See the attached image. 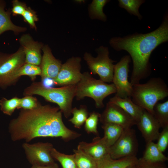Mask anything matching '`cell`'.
<instances>
[{
  "mask_svg": "<svg viewBox=\"0 0 168 168\" xmlns=\"http://www.w3.org/2000/svg\"><path fill=\"white\" fill-rule=\"evenodd\" d=\"M62 114L58 106L40 103L32 110L21 109L18 116L9 124L11 139L28 142L37 138H60L68 142L79 137L81 133L65 125Z\"/></svg>",
  "mask_w": 168,
  "mask_h": 168,
  "instance_id": "cell-1",
  "label": "cell"
},
{
  "mask_svg": "<svg viewBox=\"0 0 168 168\" xmlns=\"http://www.w3.org/2000/svg\"><path fill=\"white\" fill-rule=\"evenodd\" d=\"M168 41V15L155 30L146 34H134L124 37H114L110 44L117 51L124 50L130 54L133 62L130 83H139L151 72L149 59L152 52L160 44Z\"/></svg>",
  "mask_w": 168,
  "mask_h": 168,
  "instance_id": "cell-2",
  "label": "cell"
},
{
  "mask_svg": "<svg viewBox=\"0 0 168 168\" xmlns=\"http://www.w3.org/2000/svg\"><path fill=\"white\" fill-rule=\"evenodd\" d=\"M75 94L76 85L53 87L45 86L42 82L32 83L24 89L23 93L24 96L38 95L49 102L57 104L66 118L71 115Z\"/></svg>",
  "mask_w": 168,
  "mask_h": 168,
  "instance_id": "cell-3",
  "label": "cell"
},
{
  "mask_svg": "<svg viewBox=\"0 0 168 168\" xmlns=\"http://www.w3.org/2000/svg\"><path fill=\"white\" fill-rule=\"evenodd\" d=\"M168 96V87L163 80L153 77L145 83L133 85L131 98L135 104L153 115L155 105Z\"/></svg>",
  "mask_w": 168,
  "mask_h": 168,
  "instance_id": "cell-4",
  "label": "cell"
},
{
  "mask_svg": "<svg viewBox=\"0 0 168 168\" xmlns=\"http://www.w3.org/2000/svg\"><path fill=\"white\" fill-rule=\"evenodd\" d=\"M116 92L113 83L108 84L100 79L94 78L88 72H85L76 85L75 97L78 100L86 97H90L95 101L96 107L100 109L104 106V99Z\"/></svg>",
  "mask_w": 168,
  "mask_h": 168,
  "instance_id": "cell-5",
  "label": "cell"
},
{
  "mask_svg": "<svg viewBox=\"0 0 168 168\" xmlns=\"http://www.w3.org/2000/svg\"><path fill=\"white\" fill-rule=\"evenodd\" d=\"M97 53L96 57L87 52L84 54L83 58L88 66L91 72L98 74L100 79L105 82H112L115 61L109 57L107 47L100 46L96 49Z\"/></svg>",
  "mask_w": 168,
  "mask_h": 168,
  "instance_id": "cell-6",
  "label": "cell"
},
{
  "mask_svg": "<svg viewBox=\"0 0 168 168\" xmlns=\"http://www.w3.org/2000/svg\"><path fill=\"white\" fill-rule=\"evenodd\" d=\"M138 147L135 130L132 128L124 129L118 139L109 147V153L114 159L136 156Z\"/></svg>",
  "mask_w": 168,
  "mask_h": 168,
  "instance_id": "cell-7",
  "label": "cell"
},
{
  "mask_svg": "<svg viewBox=\"0 0 168 168\" xmlns=\"http://www.w3.org/2000/svg\"><path fill=\"white\" fill-rule=\"evenodd\" d=\"M22 147L29 162L32 165L46 166L55 163L51 155L54 148L50 143L38 142L30 144L25 142Z\"/></svg>",
  "mask_w": 168,
  "mask_h": 168,
  "instance_id": "cell-8",
  "label": "cell"
},
{
  "mask_svg": "<svg viewBox=\"0 0 168 168\" xmlns=\"http://www.w3.org/2000/svg\"><path fill=\"white\" fill-rule=\"evenodd\" d=\"M131 61L130 56L126 55L114 65L112 82L116 90L115 95L121 98L131 97L133 85L128 78Z\"/></svg>",
  "mask_w": 168,
  "mask_h": 168,
  "instance_id": "cell-9",
  "label": "cell"
},
{
  "mask_svg": "<svg viewBox=\"0 0 168 168\" xmlns=\"http://www.w3.org/2000/svg\"><path fill=\"white\" fill-rule=\"evenodd\" d=\"M81 61L80 57L73 56L62 64L57 76L53 80L54 84L62 86L77 84L82 74L81 72Z\"/></svg>",
  "mask_w": 168,
  "mask_h": 168,
  "instance_id": "cell-10",
  "label": "cell"
},
{
  "mask_svg": "<svg viewBox=\"0 0 168 168\" xmlns=\"http://www.w3.org/2000/svg\"><path fill=\"white\" fill-rule=\"evenodd\" d=\"M25 63V55L21 46L13 53L0 52V88L10 76Z\"/></svg>",
  "mask_w": 168,
  "mask_h": 168,
  "instance_id": "cell-11",
  "label": "cell"
},
{
  "mask_svg": "<svg viewBox=\"0 0 168 168\" xmlns=\"http://www.w3.org/2000/svg\"><path fill=\"white\" fill-rule=\"evenodd\" d=\"M103 124L111 123L119 125L124 129L132 128L137 122L128 113L118 106L108 102L99 118Z\"/></svg>",
  "mask_w": 168,
  "mask_h": 168,
  "instance_id": "cell-12",
  "label": "cell"
},
{
  "mask_svg": "<svg viewBox=\"0 0 168 168\" xmlns=\"http://www.w3.org/2000/svg\"><path fill=\"white\" fill-rule=\"evenodd\" d=\"M19 41L25 55V63L40 66L42 58V49L44 44L35 40L29 34L22 35Z\"/></svg>",
  "mask_w": 168,
  "mask_h": 168,
  "instance_id": "cell-13",
  "label": "cell"
},
{
  "mask_svg": "<svg viewBox=\"0 0 168 168\" xmlns=\"http://www.w3.org/2000/svg\"><path fill=\"white\" fill-rule=\"evenodd\" d=\"M42 50L43 54L40 66L42 81L47 78L53 80L60 70L62 64L61 61L55 58L48 45H44Z\"/></svg>",
  "mask_w": 168,
  "mask_h": 168,
  "instance_id": "cell-14",
  "label": "cell"
},
{
  "mask_svg": "<svg viewBox=\"0 0 168 168\" xmlns=\"http://www.w3.org/2000/svg\"><path fill=\"white\" fill-rule=\"evenodd\" d=\"M136 125L146 143L157 140L161 127L153 114L144 109Z\"/></svg>",
  "mask_w": 168,
  "mask_h": 168,
  "instance_id": "cell-15",
  "label": "cell"
},
{
  "mask_svg": "<svg viewBox=\"0 0 168 168\" xmlns=\"http://www.w3.org/2000/svg\"><path fill=\"white\" fill-rule=\"evenodd\" d=\"M77 148L82 150L96 161L109 154V147L104 142L102 138L99 136L94 138L91 143L84 141L80 142Z\"/></svg>",
  "mask_w": 168,
  "mask_h": 168,
  "instance_id": "cell-16",
  "label": "cell"
},
{
  "mask_svg": "<svg viewBox=\"0 0 168 168\" xmlns=\"http://www.w3.org/2000/svg\"><path fill=\"white\" fill-rule=\"evenodd\" d=\"M41 71L40 66L25 63L13 72L5 82L3 89L13 85L22 76L29 77L32 80H34L37 76H41Z\"/></svg>",
  "mask_w": 168,
  "mask_h": 168,
  "instance_id": "cell-17",
  "label": "cell"
},
{
  "mask_svg": "<svg viewBox=\"0 0 168 168\" xmlns=\"http://www.w3.org/2000/svg\"><path fill=\"white\" fill-rule=\"evenodd\" d=\"M5 1L0 0V35L7 31H11L16 34L26 31L27 28L16 25L12 21L11 9L6 11Z\"/></svg>",
  "mask_w": 168,
  "mask_h": 168,
  "instance_id": "cell-18",
  "label": "cell"
},
{
  "mask_svg": "<svg viewBox=\"0 0 168 168\" xmlns=\"http://www.w3.org/2000/svg\"><path fill=\"white\" fill-rule=\"evenodd\" d=\"M108 102L120 107L129 114L137 122L139 120L144 110L135 104L131 97L123 98L115 95L110 98Z\"/></svg>",
  "mask_w": 168,
  "mask_h": 168,
  "instance_id": "cell-19",
  "label": "cell"
},
{
  "mask_svg": "<svg viewBox=\"0 0 168 168\" xmlns=\"http://www.w3.org/2000/svg\"><path fill=\"white\" fill-rule=\"evenodd\" d=\"M101 127L104 130L103 140L110 147L113 145L121 135L124 128L120 126L113 124L105 123Z\"/></svg>",
  "mask_w": 168,
  "mask_h": 168,
  "instance_id": "cell-20",
  "label": "cell"
},
{
  "mask_svg": "<svg viewBox=\"0 0 168 168\" xmlns=\"http://www.w3.org/2000/svg\"><path fill=\"white\" fill-rule=\"evenodd\" d=\"M142 158L152 162H164L168 158L160 150L156 143L153 142L146 143L145 150Z\"/></svg>",
  "mask_w": 168,
  "mask_h": 168,
  "instance_id": "cell-21",
  "label": "cell"
},
{
  "mask_svg": "<svg viewBox=\"0 0 168 168\" xmlns=\"http://www.w3.org/2000/svg\"><path fill=\"white\" fill-rule=\"evenodd\" d=\"M73 152L77 168H96L97 161L82 150L77 148Z\"/></svg>",
  "mask_w": 168,
  "mask_h": 168,
  "instance_id": "cell-22",
  "label": "cell"
},
{
  "mask_svg": "<svg viewBox=\"0 0 168 168\" xmlns=\"http://www.w3.org/2000/svg\"><path fill=\"white\" fill-rule=\"evenodd\" d=\"M108 0H93L89 5V15L92 19H98L102 21H106L107 17L103 12V8L109 2Z\"/></svg>",
  "mask_w": 168,
  "mask_h": 168,
  "instance_id": "cell-23",
  "label": "cell"
},
{
  "mask_svg": "<svg viewBox=\"0 0 168 168\" xmlns=\"http://www.w3.org/2000/svg\"><path fill=\"white\" fill-rule=\"evenodd\" d=\"M153 115L163 128L168 127V100L157 102L154 106Z\"/></svg>",
  "mask_w": 168,
  "mask_h": 168,
  "instance_id": "cell-24",
  "label": "cell"
},
{
  "mask_svg": "<svg viewBox=\"0 0 168 168\" xmlns=\"http://www.w3.org/2000/svg\"><path fill=\"white\" fill-rule=\"evenodd\" d=\"M73 114L72 117L68 121L72 124L76 128H80L85 123L88 117V113L86 106L85 105H81L79 108L76 107L72 108L71 114Z\"/></svg>",
  "mask_w": 168,
  "mask_h": 168,
  "instance_id": "cell-25",
  "label": "cell"
},
{
  "mask_svg": "<svg viewBox=\"0 0 168 168\" xmlns=\"http://www.w3.org/2000/svg\"><path fill=\"white\" fill-rule=\"evenodd\" d=\"M51 154L53 159L60 163L62 168H77L74 153L66 154L59 152L54 147Z\"/></svg>",
  "mask_w": 168,
  "mask_h": 168,
  "instance_id": "cell-26",
  "label": "cell"
},
{
  "mask_svg": "<svg viewBox=\"0 0 168 168\" xmlns=\"http://www.w3.org/2000/svg\"><path fill=\"white\" fill-rule=\"evenodd\" d=\"M119 5L124 8L130 14L133 15L141 20L142 16L138 9L140 6L145 2L143 0H119Z\"/></svg>",
  "mask_w": 168,
  "mask_h": 168,
  "instance_id": "cell-27",
  "label": "cell"
},
{
  "mask_svg": "<svg viewBox=\"0 0 168 168\" xmlns=\"http://www.w3.org/2000/svg\"><path fill=\"white\" fill-rule=\"evenodd\" d=\"M20 98L16 96L8 100L2 97L0 100V109L4 114L11 116L17 109L19 105Z\"/></svg>",
  "mask_w": 168,
  "mask_h": 168,
  "instance_id": "cell-28",
  "label": "cell"
},
{
  "mask_svg": "<svg viewBox=\"0 0 168 168\" xmlns=\"http://www.w3.org/2000/svg\"><path fill=\"white\" fill-rule=\"evenodd\" d=\"M100 115V114L94 111L90 113L85 123V129L87 133H92L99 135L97 127Z\"/></svg>",
  "mask_w": 168,
  "mask_h": 168,
  "instance_id": "cell-29",
  "label": "cell"
},
{
  "mask_svg": "<svg viewBox=\"0 0 168 168\" xmlns=\"http://www.w3.org/2000/svg\"><path fill=\"white\" fill-rule=\"evenodd\" d=\"M40 103L36 97L32 96H25L20 98L17 109L32 110L37 107Z\"/></svg>",
  "mask_w": 168,
  "mask_h": 168,
  "instance_id": "cell-30",
  "label": "cell"
},
{
  "mask_svg": "<svg viewBox=\"0 0 168 168\" xmlns=\"http://www.w3.org/2000/svg\"><path fill=\"white\" fill-rule=\"evenodd\" d=\"M22 16L24 21L27 23L31 28L37 30L35 22L38 21L39 18L35 11L30 7H27Z\"/></svg>",
  "mask_w": 168,
  "mask_h": 168,
  "instance_id": "cell-31",
  "label": "cell"
},
{
  "mask_svg": "<svg viewBox=\"0 0 168 168\" xmlns=\"http://www.w3.org/2000/svg\"><path fill=\"white\" fill-rule=\"evenodd\" d=\"M136 168H168L164 162H152L146 161L142 157L138 159Z\"/></svg>",
  "mask_w": 168,
  "mask_h": 168,
  "instance_id": "cell-32",
  "label": "cell"
},
{
  "mask_svg": "<svg viewBox=\"0 0 168 168\" xmlns=\"http://www.w3.org/2000/svg\"><path fill=\"white\" fill-rule=\"evenodd\" d=\"M156 144L160 150L163 152H165L168 146V127L163 129L160 133Z\"/></svg>",
  "mask_w": 168,
  "mask_h": 168,
  "instance_id": "cell-33",
  "label": "cell"
},
{
  "mask_svg": "<svg viewBox=\"0 0 168 168\" xmlns=\"http://www.w3.org/2000/svg\"><path fill=\"white\" fill-rule=\"evenodd\" d=\"M12 2V8L11 11L12 15L22 16L27 7L26 3L18 0H13Z\"/></svg>",
  "mask_w": 168,
  "mask_h": 168,
  "instance_id": "cell-34",
  "label": "cell"
},
{
  "mask_svg": "<svg viewBox=\"0 0 168 168\" xmlns=\"http://www.w3.org/2000/svg\"><path fill=\"white\" fill-rule=\"evenodd\" d=\"M111 158L109 154L97 161L96 168H112L110 160Z\"/></svg>",
  "mask_w": 168,
  "mask_h": 168,
  "instance_id": "cell-35",
  "label": "cell"
},
{
  "mask_svg": "<svg viewBox=\"0 0 168 168\" xmlns=\"http://www.w3.org/2000/svg\"><path fill=\"white\" fill-rule=\"evenodd\" d=\"M30 168H59L58 165L56 163L49 165L40 166L32 165Z\"/></svg>",
  "mask_w": 168,
  "mask_h": 168,
  "instance_id": "cell-36",
  "label": "cell"
},
{
  "mask_svg": "<svg viewBox=\"0 0 168 168\" xmlns=\"http://www.w3.org/2000/svg\"><path fill=\"white\" fill-rule=\"evenodd\" d=\"M126 168H136V165L129 166Z\"/></svg>",
  "mask_w": 168,
  "mask_h": 168,
  "instance_id": "cell-37",
  "label": "cell"
},
{
  "mask_svg": "<svg viewBox=\"0 0 168 168\" xmlns=\"http://www.w3.org/2000/svg\"><path fill=\"white\" fill-rule=\"evenodd\" d=\"M76 2H78V3H82V2H84V0H76L75 1Z\"/></svg>",
  "mask_w": 168,
  "mask_h": 168,
  "instance_id": "cell-38",
  "label": "cell"
}]
</instances>
